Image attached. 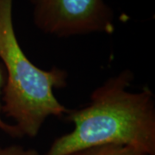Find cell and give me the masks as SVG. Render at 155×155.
<instances>
[{
  "label": "cell",
  "instance_id": "6da1fadb",
  "mask_svg": "<svg viewBox=\"0 0 155 155\" xmlns=\"http://www.w3.org/2000/svg\"><path fill=\"white\" fill-rule=\"evenodd\" d=\"M133 72L122 70L91 92L90 102L66 115L74 128L54 140L45 155H72L106 145L155 155V99L147 87L130 91Z\"/></svg>",
  "mask_w": 155,
  "mask_h": 155
},
{
  "label": "cell",
  "instance_id": "7a4b0ae2",
  "mask_svg": "<svg viewBox=\"0 0 155 155\" xmlns=\"http://www.w3.org/2000/svg\"><path fill=\"white\" fill-rule=\"evenodd\" d=\"M14 0H0V60L7 72L1 111L14 121L21 137L37 136L50 116H66L69 111L54 95L67 85L66 70L37 67L19 44L13 24Z\"/></svg>",
  "mask_w": 155,
  "mask_h": 155
},
{
  "label": "cell",
  "instance_id": "3957f363",
  "mask_svg": "<svg viewBox=\"0 0 155 155\" xmlns=\"http://www.w3.org/2000/svg\"><path fill=\"white\" fill-rule=\"evenodd\" d=\"M35 26L57 38L112 34L114 11L104 0H28Z\"/></svg>",
  "mask_w": 155,
  "mask_h": 155
},
{
  "label": "cell",
  "instance_id": "277c9868",
  "mask_svg": "<svg viewBox=\"0 0 155 155\" xmlns=\"http://www.w3.org/2000/svg\"><path fill=\"white\" fill-rule=\"evenodd\" d=\"M72 155H146L139 150L127 147L117 145L99 146L91 148L78 152Z\"/></svg>",
  "mask_w": 155,
  "mask_h": 155
},
{
  "label": "cell",
  "instance_id": "5b68a950",
  "mask_svg": "<svg viewBox=\"0 0 155 155\" xmlns=\"http://www.w3.org/2000/svg\"><path fill=\"white\" fill-rule=\"evenodd\" d=\"M0 155H41L38 151L33 148H25L20 145L0 146Z\"/></svg>",
  "mask_w": 155,
  "mask_h": 155
},
{
  "label": "cell",
  "instance_id": "8992f818",
  "mask_svg": "<svg viewBox=\"0 0 155 155\" xmlns=\"http://www.w3.org/2000/svg\"><path fill=\"white\" fill-rule=\"evenodd\" d=\"M2 86H3V76H2V72L0 70V96H1V90H2ZM0 110H1V102H0ZM0 130H2L4 133L6 134L10 135L11 137L13 138H22L19 132L17 131V129L13 124H10L8 122H5L1 116H0Z\"/></svg>",
  "mask_w": 155,
  "mask_h": 155
}]
</instances>
